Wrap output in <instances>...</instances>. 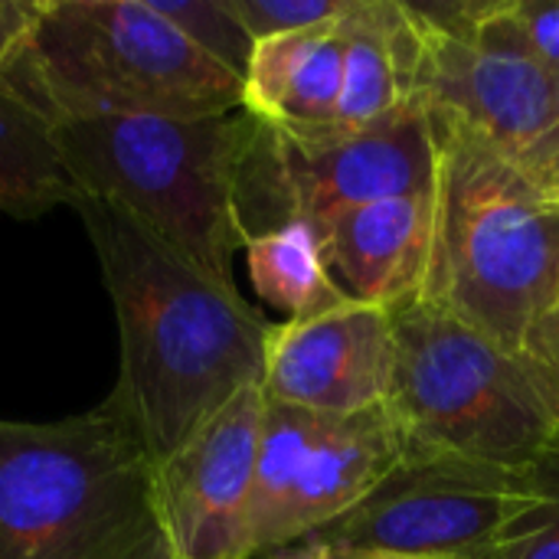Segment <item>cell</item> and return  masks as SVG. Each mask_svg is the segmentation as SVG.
I'll return each mask as SVG.
<instances>
[{"instance_id":"7","label":"cell","mask_w":559,"mask_h":559,"mask_svg":"<svg viewBox=\"0 0 559 559\" xmlns=\"http://www.w3.org/2000/svg\"><path fill=\"white\" fill-rule=\"evenodd\" d=\"M432 187L436 138L419 98L357 131L337 124L288 131L249 115L236 167V216L249 242L288 223L318 229L334 213Z\"/></svg>"},{"instance_id":"8","label":"cell","mask_w":559,"mask_h":559,"mask_svg":"<svg viewBox=\"0 0 559 559\" xmlns=\"http://www.w3.org/2000/svg\"><path fill=\"white\" fill-rule=\"evenodd\" d=\"M531 504V468L409 445L360 504L298 544L354 557L485 559L498 534Z\"/></svg>"},{"instance_id":"17","label":"cell","mask_w":559,"mask_h":559,"mask_svg":"<svg viewBox=\"0 0 559 559\" xmlns=\"http://www.w3.org/2000/svg\"><path fill=\"white\" fill-rule=\"evenodd\" d=\"M242 252L252 292L265 308L285 314V321H308L347 305L324 269L318 236L308 223L262 233L249 239Z\"/></svg>"},{"instance_id":"14","label":"cell","mask_w":559,"mask_h":559,"mask_svg":"<svg viewBox=\"0 0 559 559\" xmlns=\"http://www.w3.org/2000/svg\"><path fill=\"white\" fill-rule=\"evenodd\" d=\"M337 23L344 36L337 128L357 131L416 98L423 33L403 0H350Z\"/></svg>"},{"instance_id":"5","label":"cell","mask_w":559,"mask_h":559,"mask_svg":"<svg viewBox=\"0 0 559 559\" xmlns=\"http://www.w3.org/2000/svg\"><path fill=\"white\" fill-rule=\"evenodd\" d=\"M249 111L216 118L105 115L52 121V144L79 193L111 200L157 239L236 288L246 246L236 216V167Z\"/></svg>"},{"instance_id":"11","label":"cell","mask_w":559,"mask_h":559,"mask_svg":"<svg viewBox=\"0 0 559 559\" xmlns=\"http://www.w3.org/2000/svg\"><path fill=\"white\" fill-rule=\"evenodd\" d=\"M393 357V314L347 301L328 314L269 328L262 393L318 416H357L386 403Z\"/></svg>"},{"instance_id":"18","label":"cell","mask_w":559,"mask_h":559,"mask_svg":"<svg viewBox=\"0 0 559 559\" xmlns=\"http://www.w3.org/2000/svg\"><path fill=\"white\" fill-rule=\"evenodd\" d=\"M534 504L514 518L485 559H559V439L531 465Z\"/></svg>"},{"instance_id":"10","label":"cell","mask_w":559,"mask_h":559,"mask_svg":"<svg viewBox=\"0 0 559 559\" xmlns=\"http://www.w3.org/2000/svg\"><path fill=\"white\" fill-rule=\"evenodd\" d=\"M262 419L265 393L249 386L154 465V508L170 559H249Z\"/></svg>"},{"instance_id":"21","label":"cell","mask_w":559,"mask_h":559,"mask_svg":"<svg viewBox=\"0 0 559 559\" xmlns=\"http://www.w3.org/2000/svg\"><path fill=\"white\" fill-rule=\"evenodd\" d=\"M511 13L534 56L559 75V0H511Z\"/></svg>"},{"instance_id":"12","label":"cell","mask_w":559,"mask_h":559,"mask_svg":"<svg viewBox=\"0 0 559 559\" xmlns=\"http://www.w3.org/2000/svg\"><path fill=\"white\" fill-rule=\"evenodd\" d=\"M436 187L364 203L324 219L314 236L324 269L347 301L390 314L423 298L432 249Z\"/></svg>"},{"instance_id":"1","label":"cell","mask_w":559,"mask_h":559,"mask_svg":"<svg viewBox=\"0 0 559 559\" xmlns=\"http://www.w3.org/2000/svg\"><path fill=\"white\" fill-rule=\"evenodd\" d=\"M72 210L95 246L121 337L108 400L160 465L242 390L262 386L272 324L111 200L79 193Z\"/></svg>"},{"instance_id":"6","label":"cell","mask_w":559,"mask_h":559,"mask_svg":"<svg viewBox=\"0 0 559 559\" xmlns=\"http://www.w3.org/2000/svg\"><path fill=\"white\" fill-rule=\"evenodd\" d=\"M386 409L416 449L531 468L559 439V377L423 301L393 314Z\"/></svg>"},{"instance_id":"20","label":"cell","mask_w":559,"mask_h":559,"mask_svg":"<svg viewBox=\"0 0 559 559\" xmlns=\"http://www.w3.org/2000/svg\"><path fill=\"white\" fill-rule=\"evenodd\" d=\"M249 36L269 39L285 33H301L311 26L334 23L347 13L350 0H229Z\"/></svg>"},{"instance_id":"25","label":"cell","mask_w":559,"mask_h":559,"mask_svg":"<svg viewBox=\"0 0 559 559\" xmlns=\"http://www.w3.org/2000/svg\"><path fill=\"white\" fill-rule=\"evenodd\" d=\"M275 559H400V557H354V554H337V550H324L314 544H295L285 554H278Z\"/></svg>"},{"instance_id":"9","label":"cell","mask_w":559,"mask_h":559,"mask_svg":"<svg viewBox=\"0 0 559 559\" xmlns=\"http://www.w3.org/2000/svg\"><path fill=\"white\" fill-rule=\"evenodd\" d=\"M416 23L423 33L416 98L475 131L518 167L557 121V75L534 56L511 0H488L462 33Z\"/></svg>"},{"instance_id":"13","label":"cell","mask_w":559,"mask_h":559,"mask_svg":"<svg viewBox=\"0 0 559 559\" xmlns=\"http://www.w3.org/2000/svg\"><path fill=\"white\" fill-rule=\"evenodd\" d=\"M406 452L409 442L386 403L357 416H328L285 504L275 557L344 518L406 459Z\"/></svg>"},{"instance_id":"16","label":"cell","mask_w":559,"mask_h":559,"mask_svg":"<svg viewBox=\"0 0 559 559\" xmlns=\"http://www.w3.org/2000/svg\"><path fill=\"white\" fill-rule=\"evenodd\" d=\"M79 197L52 144V121L0 75V210L36 219Z\"/></svg>"},{"instance_id":"19","label":"cell","mask_w":559,"mask_h":559,"mask_svg":"<svg viewBox=\"0 0 559 559\" xmlns=\"http://www.w3.org/2000/svg\"><path fill=\"white\" fill-rule=\"evenodd\" d=\"M164 20H170L193 46L246 79L255 39L233 13L229 0H147Z\"/></svg>"},{"instance_id":"22","label":"cell","mask_w":559,"mask_h":559,"mask_svg":"<svg viewBox=\"0 0 559 559\" xmlns=\"http://www.w3.org/2000/svg\"><path fill=\"white\" fill-rule=\"evenodd\" d=\"M524 180L550 203L559 206V75H557V121L547 131V138L518 164Z\"/></svg>"},{"instance_id":"4","label":"cell","mask_w":559,"mask_h":559,"mask_svg":"<svg viewBox=\"0 0 559 559\" xmlns=\"http://www.w3.org/2000/svg\"><path fill=\"white\" fill-rule=\"evenodd\" d=\"M0 75L49 121L216 118L242 108V79L147 0H46Z\"/></svg>"},{"instance_id":"15","label":"cell","mask_w":559,"mask_h":559,"mask_svg":"<svg viewBox=\"0 0 559 559\" xmlns=\"http://www.w3.org/2000/svg\"><path fill=\"white\" fill-rule=\"evenodd\" d=\"M344 82L341 23L255 43L242 79V108L275 128L314 131L337 124Z\"/></svg>"},{"instance_id":"23","label":"cell","mask_w":559,"mask_h":559,"mask_svg":"<svg viewBox=\"0 0 559 559\" xmlns=\"http://www.w3.org/2000/svg\"><path fill=\"white\" fill-rule=\"evenodd\" d=\"M46 0H0V72L29 39Z\"/></svg>"},{"instance_id":"2","label":"cell","mask_w":559,"mask_h":559,"mask_svg":"<svg viewBox=\"0 0 559 559\" xmlns=\"http://www.w3.org/2000/svg\"><path fill=\"white\" fill-rule=\"evenodd\" d=\"M429 124L436 219L419 301L524 350L557 292L559 206L455 118L429 111Z\"/></svg>"},{"instance_id":"24","label":"cell","mask_w":559,"mask_h":559,"mask_svg":"<svg viewBox=\"0 0 559 559\" xmlns=\"http://www.w3.org/2000/svg\"><path fill=\"white\" fill-rule=\"evenodd\" d=\"M524 354H531L534 360H540L559 377V278L547 311L537 318V324L531 328V334L524 341Z\"/></svg>"},{"instance_id":"3","label":"cell","mask_w":559,"mask_h":559,"mask_svg":"<svg viewBox=\"0 0 559 559\" xmlns=\"http://www.w3.org/2000/svg\"><path fill=\"white\" fill-rule=\"evenodd\" d=\"M0 559H170L154 462L111 400L56 423L0 419Z\"/></svg>"}]
</instances>
